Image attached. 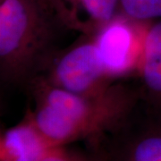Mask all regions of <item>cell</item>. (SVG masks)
Instances as JSON below:
<instances>
[{
    "instance_id": "cell-1",
    "label": "cell",
    "mask_w": 161,
    "mask_h": 161,
    "mask_svg": "<svg viewBox=\"0 0 161 161\" xmlns=\"http://www.w3.org/2000/svg\"><path fill=\"white\" fill-rule=\"evenodd\" d=\"M27 88L33 108L25 117L52 147L98 143L123 125L141 102L140 87L118 80L94 94L66 92L40 77Z\"/></svg>"
},
{
    "instance_id": "cell-2",
    "label": "cell",
    "mask_w": 161,
    "mask_h": 161,
    "mask_svg": "<svg viewBox=\"0 0 161 161\" xmlns=\"http://www.w3.org/2000/svg\"><path fill=\"white\" fill-rule=\"evenodd\" d=\"M65 29L41 0H0V79L27 88L59 51L58 31Z\"/></svg>"
},
{
    "instance_id": "cell-3",
    "label": "cell",
    "mask_w": 161,
    "mask_h": 161,
    "mask_svg": "<svg viewBox=\"0 0 161 161\" xmlns=\"http://www.w3.org/2000/svg\"><path fill=\"white\" fill-rule=\"evenodd\" d=\"M59 50L46 71L39 76L52 86L76 94H94L119 79L111 77L98 55L95 36Z\"/></svg>"
},
{
    "instance_id": "cell-4",
    "label": "cell",
    "mask_w": 161,
    "mask_h": 161,
    "mask_svg": "<svg viewBox=\"0 0 161 161\" xmlns=\"http://www.w3.org/2000/svg\"><path fill=\"white\" fill-rule=\"evenodd\" d=\"M91 147L104 161H161V118L140 102L123 125Z\"/></svg>"
},
{
    "instance_id": "cell-5",
    "label": "cell",
    "mask_w": 161,
    "mask_h": 161,
    "mask_svg": "<svg viewBox=\"0 0 161 161\" xmlns=\"http://www.w3.org/2000/svg\"><path fill=\"white\" fill-rule=\"evenodd\" d=\"M150 23H137L118 14L95 36L99 58L111 77L120 79L138 70Z\"/></svg>"
},
{
    "instance_id": "cell-6",
    "label": "cell",
    "mask_w": 161,
    "mask_h": 161,
    "mask_svg": "<svg viewBox=\"0 0 161 161\" xmlns=\"http://www.w3.org/2000/svg\"><path fill=\"white\" fill-rule=\"evenodd\" d=\"M65 30L96 36L119 14L120 0H48Z\"/></svg>"
},
{
    "instance_id": "cell-7",
    "label": "cell",
    "mask_w": 161,
    "mask_h": 161,
    "mask_svg": "<svg viewBox=\"0 0 161 161\" xmlns=\"http://www.w3.org/2000/svg\"><path fill=\"white\" fill-rule=\"evenodd\" d=\"M138 71L141 105L148 113L161 118V20L148 25Z\"/></svg>"
},
{
    "instance_id": "cell-8",
    "label": "cell",
    "mask_w": 161,
    "mask_h": 161,
    "mask_svg": "<svg viewBox=\"0 0 161 161\" xmlns=\"http://www.w3.org/2000/svg\"><path fill=\"white\" fill-rule=\"evenodd\" d=\"M51 148L24 116L16 126L2 133L0 161H39Z\"/></svg>"
},
{
    "instance_id": "cell-9",
    "label": "cell",
    "mask_w": 161,
    "mask_h": 161,
    "mask_svg": "<svg viewBox=\"0 0 161 161\" xmlns=\"http://www.w3.org/2000/svg\"><path fill=\"white\" fill-rule=\"evenodd\" d=\"M119 14L137 23L161 20V0H120Z\"/></svg>"
},
{
    "instance_id": "cell-10",
    "label": "cell",
    "mask_w": 161,
    "mask_h": 161,
    "mask_svg": "<svg viewBox=\"0 0 161 161\" xmlns=\"http://www.w3.org/2000/svg\"><path fill=\"white\" fill-rule=\"evenodd\" d=\"M39 161H104L97 150L90 147V150H80L71 145L56 146L47 150Z\"/></svg>"
},
{
    "instance_id": "cell-11",
    "label": "cell",
    "mask_w": 161,
    "mask_h": 161,
    "mask_svg": "<svg viewBox=\"0 0 161 161\" xmlns=\"http://www.w3.org/2000/svg\"><path fill=\"white\" fill-rule=\"evenodd\" d=\"M41 1H42L43 3H45L47 6H49V7H50V6H49V1H48V0H41ZM50 8H51V7H50ZM51 10H52V9H51Z\"/></svg>"
}]
</instances>
